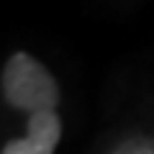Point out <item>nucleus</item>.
<instances>
[{"mask_svg":"<svg viewBox=\"0 0 154 154\" xmlns=\"http://www.w3.org/2000/svg\"><path fill=\"white\" fill-rule=\"evenodd\" d=\"M3 100L11 108L23 113H41V110H54L59 103V88L51 72L38 59H33L26 51H16L3 67L0 77Z\"/></svg>","mask_w":154,"mask_h":154,"instance_id":"f257e3e1","label":"nucleus"},{"mask_svg":"<svg viewBox=\"0 0 154 154\" xmlns=\"http://www.w3.org/2000/svg\"><path fill=\"white\" fill-rule=\"evenodd\" d=\"M62 136V121L54 110H41L28 118V136L8 141L3 154H54Z\"/></svg>","mask_w":154,"mask_h":154,"instance_id":"f03ea898","label":"nucleus"},{"mask_svg":"<svg viewBox=\"0 0 154 154\" xmlns=\"http://www.w3.org/2000/svg\"><path fill=\"white\" fill-rule=\"evenodd\" d=\"M113 154H154V136L136 134V136L121 141L113 149Z\"/></svg>","mask_w":154,"mask_h":154,"instance_id":"7ed1b4c3","label":"nucleus"}]
</instances>
